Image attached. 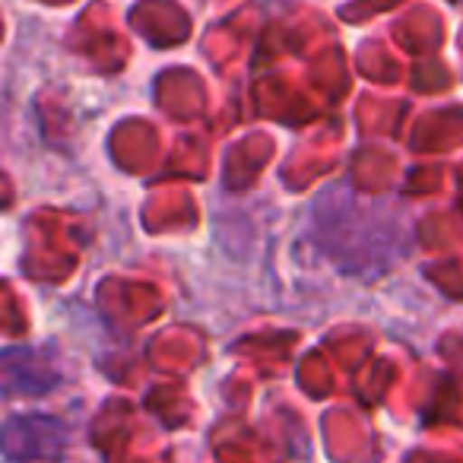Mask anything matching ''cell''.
Instances as JSON below:
<instances>
[{
    "label": "cell",
    "mask_w": 463,
    "mask_h": 463,
    "mask_svg": "<svg viewBox=\"0 0 463 463\" xmlns=\"http://www.w3.org/2000/svg\"><path fill=\"white\" fill-rule=\"evenodd\" d=\"M54 384H58V368L39 349H0V393L4 397H42Z\"/></svg>",
    "instance_id": "7a4b0ae2"
},
{
    "label": "cell",
    "mask_w": 463,
    "mask_h": 463,
    "mask_svg": "<svg viewBox=\"0 0 463 463\" xmlns=\"http://www.w3.org/2000/svg\"><path fill=\"white\" fill-rule=\"evenodd\" d=\"M67 441V425L48 412H20L0 425V454L7 457V463L58 460Z\"/></svg>",
    "instance_id": "6da1fadb"
}]
</instances>
